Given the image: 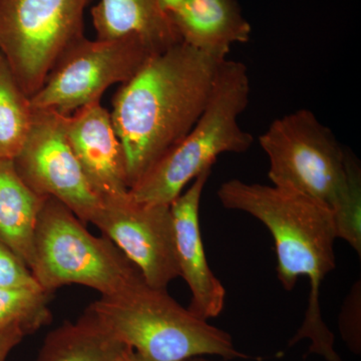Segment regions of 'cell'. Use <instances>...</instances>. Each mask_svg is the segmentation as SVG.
<instances>
[{
	"instance_id": "obj_11",
	"label": "cell",
	"mask_w": 361,
	"mask_h": 361,
	"mask_svg": "<svg viewBox=\"0 0 361 361\" xmlns=\"http://www.w3.org/2000/svg\"><path fill=\"white\" fill-rule=\"evenodd\" d=\"M63 123L71 148L102 203L127 198L125 157L110 111L97 102L65 116Z\"/></svg>"
},
{
	"instance_id": "obj_16",
	"label": "cell",
	"mask_w": 361,
	"mask_h": 361,
	"mask_svg": "<svg viewBox=\"0 0 361 361\" xmlns=\"http://www.w3.org/2000/svg\"><path fill=\"white\" fill-rule=\"evenodd\" d=\"M128 348L87 308L47 334L35 361H118Z\"/></svg>"
},
{
	"instance_id": "obj_12",
	"label": "cell",
	"mask_w": 361,
	"mask_h": 361,
	"mask_svg": "<svg viewBox=\"0 0 361 361\" xmlns=\"http://www.w3.org/2000/svg\"><path fill=\"white\" fill-rule=\"evenodd\" d=\"M211 171L199 175L191 186L170 204L180 277L186 281L192 293L188 310L204 320L219 316L226 299L225 287L209 266L201 236V197Z\"/></svg>"
},
{
	"instance_id": "obj_8",
	"label": "cell",
	"mask_w": 361,
	"mask_h": 361,
	"mask_svg": "<svg viewBox=\"0 0 361 361\" xmlns=\"http://www.w3.org/2000/svg\"><path fill=\"white\" fill-rule=\"evenodd\" d=\"M155 54L135 37L96 40L84 37L56 61L30 104L33 110L71 115L101 102L109 87L128 82Z\"/></svg>"
},
{
	"instance_id": "obj_9",
	"label": "cell",
	"mask_w": 361,
	"mask_h": 361,
	"mask_svg": "<svg viewBox=\"0 0 361 361\" xmlns=\"http://www.w3.org/2000/svg\"><path fill=\"white\" fill-rule=\"evenodd\" d=\"M65 116L35 110L32 129L13 163L21 179L35 193L61 202L87 224L103 203L90 188L71 148Z\"/></svg>"
},
{
	"instance_id": "obj_3",
	"label": "cell",
	"mask_w": 361,
	"mask_h": 361,
	"mask_svg": "<svg viewBox=\"0 0 361 361\" xmlns=\"http://www.w3.org/2000/svg\"><path fill=\"white\" fill-rule=\"evenodd\" d=\"M250 97V78L241 61L226 59L218 71L206 108L189 133L152 166L130 188L142 203L170 205L190 182L212 170L218 157L242 154L253 144V135L242 129L240 116Z\"/></svg>"
},
{
	"instance_id": "obj_19",
	"label": "cell",
	"mask_w": 361,
	"mask_h": 361,
	"mask_svg": "<svg viewBox=\"0 0 361 361\" xmlns=\"http://www.w3.org/2000/svg\"><path fill=\"white\" fill-rule=\"evenodd\" d=\"M337 238L361 255V174L357 161L348 153V187L331 209Z\"/></svg>"
},
{
	"instance_id": "obj_22",
	"label": "cell",
	"mask_w": 361,
	"mask_h": 361,
	"mask_svg": "<svg viewBox=\"0 0 361 361\" xmlns=\"http://www.w3.org/2000/svg\"><path fill=\"white\" fill-rule=\"evenodd\" d=\"M27 336L20 325H13L0 330V361H6L13 348H16Z\"/></svg>"
},
{
	"instance_id": "obj_18",
	"label": "cell",
	"mask_w": 361,
	"mask_h": 361,
	"mask_svg": "<svg viewBox=\"0 0 361 361\" xmlns=\"http://www.w3.org/2000/svg\"><path fill=\"white\" fill-rule=\"evenodd\" d=\"M49 292L35 288H0V330L20 325L32 334L51 320Z\"/></svg>"
},
{
	"instance_id": "obj_14",
	"label": "cell",
	"mask_w": 361,
	"mask_h": 361,
	"mask_svg": "<svg viewBox=\"0 0 361 361\" xmlns=\"http://www.w3.org/2000/svg\"><path fill=\"white\" fill-rule=\"evenodd\" d=\"M97 39L135 37L161 52L180 42L158 0H101L92 9Z\"/></svg>"
},
{
	"instance_id": "obj_21",
	"label": "cell",
	"mask_w": 361,
	"mask_h": 361,
	"mask_svg": "<svg viewBox=\"0 0 361 361\" xmlns=\"http://www.w3.org/2000/svg\"><path fill=\"white\" fill-rule=\"evenodd\" d=\"M339 330L348 348L355 355L361 350L360 282L353 286L341 313Z\"/></svg>"
},
{
	"instance_id": "obj_17",
	"label": "cell",
	"mask_w": 361,
	"mask_h": 361,
	"mask_svg": "<svg viewBox=\"0 0 361 361\" xmlns=\"http://www.w3.org/2000/svg\"><path fill=\"white\" fill-rule=\"evenodd\" d=\"M33 110L0 52V159L13 160L27 139L33 123Z\"/></svg>"
},
{
	"instance_id": "obj_25",
	"label": "cell",
	"mask_w": 361,
	"mask_h": 361,
	"mask_svg": "<svg viewBox=\"0 0 361 361\" xmlns=\"http://www.w3.org/2000/svg\"><path fill=\"white\" fill-rule=\"evenodd\" d=\"M186 361H210V360H203V358L194 357V358H191V360H188Z\"/></svg>"
},
{
	"instance_id": "obj_7",
	"label": "cell",
	"mask_w": 361,
	"mask_h": 361,
	"mask_svg": "<svg viewBox=\"0 0 361 361\" xmlns=\"http://www.w3.org/2000/svg\"><path fill=\"white\" fill-rule=\"evenodd\" d=\"M90 0H0V52L32 97L56 61L84 35Z\"/></svg>"
},
{
	"instance_id": "obj_10",
	"label": "cell",
	"mask_w": 361,
	"mask_h": 361,
	"mask_svg": "<svg viewBox=\"0 0 361 361\" xmlns=\"http://www.w3.org/2000/svg\"><path fill=\"white\" fill-rule=\"evenodd\" d=\"M92 224L125 254L154 288L180 277L170 205L142 203L130 194L104 203Z\"/></svg>"
},
{
	"instance_id": "obj_1",
	"label": "cell",
	"mask_w": 361,
	"mask_h": 361,
	"mask_svg": "<svg viewBox=\"0 0 361 361\" xmlns=\"http://www.w3.org/2000/svg\"><path fill=\"white\" fill-rule=\"evenodd\" d=\"M228 54L180 42L153 54L116 90L110 113L130 189L193 128Z\"/></svg>"
},
{
	"instance_id": "obj_13",
	"label": "cell",
	"mask_w": 361,
	"mask_h": 361,
	"mask_svg": "<svg viewBox=\"0 0 361 361\" xmlns=\"http://www.w3.org/2000/svg\"><path fill=\"white\" fill-rule=\"evenodd\" d=\"M169 16L180 42L203 51L230 52L250 39V23L236 0H184Z\"/></svg>"
},
{
	"instance_id": "obj_23",
	"label": "cell",
	"mask_w": 361,
	"mask_h": 361,
	"mask_svg": "<svg viewBox=\"0 0 361 361\" xmlns=\"http://www.w3.org/2000/svg\"><path fill=\"white\" fill-rule=\"evenodd\" d=\"M158 1L161 8L163 9L168 16H170L171 13H174L176 9L183 4L184 0H158Z\"/></svg>"
},
{
	"instance_id": "obj_5",
	"label": "cell",
	"mask_w": 361,
	"mask_h": 361,
	"mask_svg": "<svg viewBox=\"0 0 361 361\" xmlns=\"http://www.w3.org/2000/svg\"><path fill=\"white\" fill-rule=\"evenodd\" d=\"M30 269L49 293L78 284L113 297L145 280L110 239L92 235L68 207L51 197L40 210Z\"/></svg>"
},
{
	"instance_id": "obj_2",
	"label": "cell",
	"mask_w": 361,
	"mask_h": 361,
	"mask_svg": "<svg viewBox=\"0 0 361 361\" xmlns=\"http://www.w3.org/2000/svg\"><path fill=\"white\" fill-rule=\"evenodd\" d=\"M217 196L226 209L249 214L269 230L276 250L277 278L285 290L294 289L299 277L310 279L305 318L289 346L310 339V353L326 361H342L334 349V334L323 322L319 302L320 285L336 266L331 209L295 192L238 179L223 183Z\"/></svg>"
},
{
	"instance_id": "obj_24",
	"label": "cell",
	"mask_w": 361,
	"mask_h": 361,
	"mask_svg": "<svg viewBox=\"0 0 361 361\" xmlns=\"http://www.w3.org/2000/svg\"><path fill=\"white\" fill-rule=\"evenodd\" d=\"M118 361H153L145 357L133 349L128 348Z\"/></svg>"
},
{
	"instance_id": "obj_4",
	"label": "cell",
	"mask_w": 361,
	"mask_h": 361,
	"mask_svg": "<svg viewBox=\"0 0 361 361\" xmlns=\"http://www.w3.org/2000/svg\"><path fill=\"white\" fill-rule=\"evenodd\" d=\"M89 310L123 345L153 361H186L203 355L249 358L235 348L228 332L145 280L120 295L101 297Z\"/></svg>"
},
{
	"instance_id": "obj_6",
	"label": "cell",
	"mask_w": 361,
	"mask_h": 361,
	"mask_svg": "<svg viewBox=\"0 0 361 361\" xmlns=\"http://www.w3.org/2000/svg\"><path fill=\"white\" fill-rule=\"evenodd\" d=\"M269 160L273 186L310 197L334 208L348 187V152L312 111L276 118L259 137Z\"/></svg>"
},
{
	"instance_id": "obj_15",
	"label": "cell",
	"mask_w": 361,
	"mask_h": 361,
	"mask_svg": "<svg viewBox=\"0 0 361 361\" xmlns=\"http://www.w3.org/2000/svg\"><path fill=\"white\" fill-rule=\"evenodd\" d=\"M47 198L32 191L13 160L0 159V241L30 267L40 210Z\"/></svg>"
},
{
	"instance_id": "obj_20",
	"label": "cell",
	"mask_w": 361,
	"mask_h": 361,
	"mask_svg": "<svg viewBox=\"0 0 361 361\" xmlns=\"http://www.w3.org/2000/svg\"><path fill=\"white\" fill-rule=\"evenodd\" d=\"M35 287L40 286L32 270L11 248L0 241V288Z\"/></svg>"
}]
</instances>
